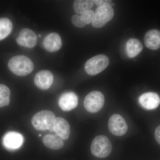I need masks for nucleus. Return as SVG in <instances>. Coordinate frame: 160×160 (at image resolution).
I'll return each mask as SVG.
<instances>
[{
  "label": "nucleus",
  "instance_id": "1",
  "mask_svg": "<svg viewBox=\"0 0 160 160\" xmlns=\"http://www.w3.org/2000/svg\"><path fill=\"white\" fill-rule=\"evenodd\" d=\"M8 68L18 76H26L33 71L34 65L31 60L24 55L13 57L9 60Z\"/></svg>",
  "mask_w": 160,
  "mask_h": 160
},
{
  "label": "nucleus",
  "instance_id": "2",
  "mask_svg": "<svg viewBox=\"0 0 160 160\" xmlns=\"http://www.w3.org/2000/svg\"><path fill=\"white\" fill-rule=\"evenodd\" d=\"M112 151V146L107 137L99 135L94 138L91 146L92 153L96 157L105 158L109 156Z\"/></svg>",
  "mask_w": 160,
  "mask_h": 160
},
{
  "label": "nucleus",
  "instance_id": "3",
  "mask_svg": "<svg viewBox=\"0 0 160 160\" xmlns=\"http://www.w3.org/2000/svg\"><path fill=\"white\" fill-rule=\"evenodd\" d=\"M55 118V116L52 112L49 110H42L32 117V124L36 130H49L51 129Z\"/></svg>",
  "mask_w": 160,
  "mask_h": 160
},
{
  "label": "nucleus",
  "instance_id": "4",
  "mask_svg": "<svg viewBox=\"0 0 160 160\" xmlns=\"http://www.w3.org/2000/svg\"><path fill=\"white\" fill-rule=\"evenodd\" d=\"M109 63V58L106 56L98 55L86 62L85 66V71L90 75H95L106 69Z\"/></svg>",
  "mask_w": 160,
  "mask_h": 160
},
{
  "label": "nucleus",
  "instance_id": "5",
  "mask_svg": "<svg viewBox=\"0 0 160 160\" xmlns=\"http://www.w3.org/2000/svg\"><path fill=\"white\" fill-rule=\"evenodd\" d=\"M104 102L105 98L102 93L99 91H93L86 96L84 105L87 111L91 113H95L102 109Z\"/></svg>",
  "mask_w": 160,
  "mask_h": 160
},
{
  "label": "nucleus",
  "instance_id": "6",
  "mask_svg": "<svg viewBox=\"0 0 160 160\" xmlns=\"http://www.w3.org/2000/svg\"><path fill=\"white\" fill-rule=\"evenodd\" d=\"M114 16V10L110 6L98 7L95 12L92 26L95 28H101L111 21Z\"/></svg>",
  "mask_w": 160,
  "mask_h": 160
},
{
  "label": "nucleus",
  "instance_id": "7",
  "mask_svg": "<svg viewBox=\"0 0 160 160\" xmlns=\"http://www.w3.org/2000/svg\"><path fill=\"white\" fill-rule=\"evenodd\" d=\"M108 128L112 134L117 136H122L126 134L128 130V126L126 121L122 116L114 114L109 118Z\"/></svg>",
  "mask_w": 160,
  "mask_h": 160
},
{
  "label": "nucleus",
  "instance_id": "8",
  "mask_svg": "<svg viewBox=\"0 0 160 160\" xmlns=\"http://www.w3.org/2000/svg\"><path fill=\"white\" fill-rule=\"evenodd\" d=\"M22 135L17 132L10 131L5 134L3 137V146L8 150L19 149L24 143Z\"/></svg>",
  "mask_w": 160,
  "mask_h": 160
},
{
  "label": "nucleus",
  "instance_id": "9",
  "mask_svg": "<svg viewBox=\"0 0 160 160\" xmlns=\"http://www.w3.org/2000/svg\"><path fill=\"white\" fill-rule=\"evenodd\" d=\"M37 40V37L34 32L30 29H23L20 31L16 41L19 46L32 48L36 45Z\"/></svg>",
  "mask_w": 160,
  "mask_h": 160
},
{
  "label": "nucleus",
  "instance_id": "10",
  "mask_svg": "<svg viewBox=\"0 0 160 160\" xmlns=\"http://www.w3.org/2000/svg\"><path fill=\"white\" fill-rule=\"evenodd\" d=\"M53 81V76L49 70H42L38 72L34 77L35 85L41 90L49 89Z\"/></svg>",
  "mask_w": 160,
  "mask_h": 160
},
{
  "label": "nucleus",
  "instance_id": "11",
  "mask_svg": "<svg viewBox=\"0 0 160 160\" xmlns=\"http://www.w3.org/2000/svg\"><path fill=\"white\" fill-rule=\"evenodd\" d=\"M78 100L77 95L72 92L63 93L58 100L59 106L64 111H69L78 106Z\"/></svg>",
  "mask_w": 160,
  "mask_h": 160
},
{
  "label": "nucleus",
  "instance_id": "12",
  "mask_svg": "<svg viewBox=\"0 0 160 160\" xmlns=\"http://www.w3.org/2000/svg\"><path fill=\"white\" fill-rule=\"evenodd\" d=\"M50 131H54L57 135L63 140L69 138L70 134V126L65 119L61 117L56 118Z\"/></svg>",
  "mask_w": 160,
  "mask_h": 160
},
{
  "label": "nucleus",
  "instance_id": "13",
  "mask_svg": "<svg viewBox=\"0 0 160 160\" xmlns=\"http://www.w3.org/2000/svg\"><path fill=\"white\" fill-rule=\"evenodd\" d=\"M139 102L145 109L152 110L157 108L160 105V98L155 92H147L140 97Z\"/></svg>",
  "mask_w": 160,
  "mask_h": 160
},
{
  "label": "nucleus",
  "instance_id": "14",
  "mask_svg": "<svg viewBox=\"0 0 160 160\" xmlns=\"http://www.w3.org/2000/svg\"><path fill=\"white\" fill-rule=\"evenodd\" d=\"M62 44V39L59 35L56 32L47 35L43 42L44 48L49 52H55L59 50Z\"/></svg>",
  "mask_w": 160,
  "mask_h": 160
},
{
  "label": "nucleus",
  "instance_id": "15",
  "mask_svg": "<svg viewBox=\"0 0 160 160\" xmlns=\"http://www.w3.org/2000/svg\"><path fill=\"white\" fill-rule=\"evenodd\" d=\"M145 45L148 49L156 50L160 47V32L152 29L146 32L144 38Z\"/></svg>",
  "mask_w": 160,
  "mask_h": 160
},
{
  "label": "nucleus",
  "instance_id": "16",
  "mask_svg": "<svg viewBox=\"0 0 160 160\" xmlns=\"http://www.w3.org/2000/svg\"><path fill=\"white\" fill-rule=\"evenodd\" d=\"M42 142L46 147L53 150L61 149L64 146L63 140L57 135H46L43 137Z\"/></svg>",
  "mask_w": 160,
  "mask_h": 160
},
{
  "label": "nucleus",
  "instance_id": "17",
  "mask_svg": "<svg viewBox=\"0 0 160 160\" xmlns=\"http://www.w3.org/2000/svg\"><path fill=\"white\" fill-rule=\"evenodd\" d=\"M142 49V43L137 39L130 38L126 43V52L129 58L135 57L139 54Z\"/></svg>",
  "mask_w": 160,
  "mask_h": 160
},
{
  "label": "nucleus",
  "instance_id": "18",
  "mask_svg": "<svg viewBox=\"0 0 160 160\" xmlns=\"http://www.w3.org/2000/svg\"><path fill=\"white\" fill-rule=\"evenodd\" d=\"M94 1L77 0L73 4V9L77 13L82 14L85 12L91 10L94 5Z\"/></svg>",
  "mask_w": 160,
  "mask_h": 160
},
{
  "label": "nucleus",
  "instance_id": "19",
  "mask_svg": "<svg viewBox=\"0 0 160 160\" xmlns=\"http://www.w3.org/2000/svg\"><path fill=\"white\" fill-rule=\"evenodd\" d=\"M12 29V22L6 18H0V40L7 37L11 33Z\"/></svg>",
  "mask_w": 160,
  "mask_h": 160
},
{
  "label": "nucleus",
  "instance_id": "20",
  "mask_svg": "<svg viewBox=\"0 0 160 160\" xmlns=\"http://www.w3.org/2000/svg\"><path fill=\"white\" fill-rule=\"evenodd\" d=\"M10 97L9 88L5 85L0 84V108L9 105Z\"/></svg>",
  "mask_w": 160,
  "mask_h": 160
},
{
  "label": "nucleus",
  "instance_id": "21",
  "mask_svg": "<svg viewBox=\"0 0 160 160\" xmlns=\"http://www.w3.org/2000/svg\"><path fill=\"white\" fill-rule=\"evenodd\" d=\"M81 18L86 25H89L93 22L95 18V12L92 10L85 12L81 14Z\"/></svg>",
  "mask_w": 160,
  "mask_h": 160
},
{
  "label": "nucleus",
  "instance_id": "22",
  "mask_svg": "<svg viewBox=\"0 0 160 160\" xmlns=\"http://www.w3.org/2000/svg\"><path fill=\"white\" fill-rule=\"evenodd\" d=\"M71 20L73 25L78 28H84L86 26L81 18V16L78 15H73L72 17Z\"/></svg>",
  "mask_w": 160,
  "mask_h": 160
},
{
  "label": "nucleus",
  "instance_id": "23",
  "mask_svg": "<svg viewBox=\"0 0 160 160\" xmlns=\"http://www.w3.org/2000/svg\"><path fill=\"white\" fill-rule=\"evenodd\" d=\"M94 2L98 7L105 6H113L114 4L111 2V1L108 0H95Z\"/></svg>",
  "mask_w": 160,
  "mask_h": 160
},
{
  "label": "nucleus",
  "instance_id": "24",
  "mask_svg": "<svg viewBox=\"0 0 160 160\" xmlns=\"http://www.w3.org/2000/svg\"><path fill=\"white\" fill-rule=\"evenodd\" d=\"M154 136L157 142L160 145V126H158L156 129Z\"/></svg>",
  "mask_w": 160,
  "mask_h": 160
},
{
  "label": "nucleus",
  "instance_id": "25",
  "mask_svg": "<svg viewBox=\"0 0 160 160\" xmlns=\"http://www.w3.org/2000/svg\"><path fill=\"white\" fill-rule=\"evenodd\" d=\"M39 136H40V137H41V134H40V135H39Z\"/></svg>",
  "mask_w": 160,
  "mask_h": 160
}]
</instances>
